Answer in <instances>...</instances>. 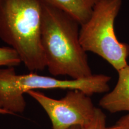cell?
<instances>
[{
	"mask_svg": "<svg viewBox=\"0 0 129 129\" xmlns=\"http://www.w3.org/2000/svg\"><path fill=\"white\" fill-rule=\"evenodd\" d=\"M80 26L70 14L44 0L41 45L51 75L68 76L73 80L93 75L86 51L80 41Z\"/></svg>",
	"mask_w": 129,
	"mask_h": 129,
	"instance_id": "6da1fadb",
	"label": "cell"
},
{
	"mask_svg": "<svg viewBox=\"0 0 129 129\" xmlns=\"http://www.w3.org/2000/svg\"><path fill=\"white\" fill-rule=\"evenodd\" d=\"M21 63L22 60L15 50L9 46L0 47V67H14Z\"/></svg>",
	"mask_w": 129,
	"mask_h": 129,
	"instance_id": "ba28073f",
	"label": "cell"
},
{
	"mask_svg": "<svg viewBox=\"0 0 129 129\" xmlns=\"http://www.w3.org/2000/svg\"><path fill=\"white\" fill-rule=\"evenodd\" d=\"M111 77L93 74L78 80H60L30 72L17 74L14 67L0 68V106L12 115L22 113L26 108L24 94L40 89L77 90L88 96L109 90Z\"/></svg>",
	"mask_w": 129,
	"mask_h": 129,
	"instance_id": "3957f363",
	"label": "cell"
},
{
	"mask_svg": "<svg viewBox=\"0 0 129 129\" xmlns=\"http://www.w3.org/2000/svg\"><path fill=\"white\" fill-rule=\"evenodd\" d=\"M51 4L70 14L80 25L91 16L95 4L99 0H48Z\"/></svg>",
	"mask_w": 129,
	"mask_h": 129,
	"instance_id": "52a82bcc",
	"label": "cell"
},
{
	"mask_svg": "<svg viewBox=\"0 0 129 129\" xmlns=\"http://www.w3.org/2000/svg\"><path fill=\"white\" fill-rule=\"evenodd\" d=\"M0 115H12V114H11V113L9 112V111L3 109L0 106Z\"/></svg>",
	"mask_w": 129,
	"mask_h": 129,
	"instance_id": "8fae6325",
	"label": "cell"
},
{
	"mask_svg": "<svg viewBox=\"0 0 129 129\" xmlns=\"http://www.w3.org/2000/svg\"><path fill=\"white\" fill-rule=\"evenodd\" d=\"M106 117L101 108H97L92 121L81 129H106Z\"/></svg>",
	"mask_w": 129,
	"mask_h": 129,
	"instance_id": "9c48e42d",
	"label": "cell"
},
{
	"mask_svg": "<svg viewBox=\"0 0 129 129\" xmlns=\"http://www.w3.org/2000/svg\"><path fill=\"white\" fill-rule=\"evenodd\" d=\"M44 0H0V39L18 53L29 71H43L41 45Z\"/></svg>",
	"mask_w": 129,
	"mask_h": 129,
	"instance_id": "7a4b0ae2",
	"label": "cell"
},
{
	"mask_svg": "<svg viewBox=\"0 0 129 129\" xmlns=\"http://www.w3.org/2000/svg\"><path fill=\"white\" fill-rule=\"evenodd\" d=\"M118 78L115 87L104 95L99 104L102 109L114 114L129 113V65L118 71Z\"/></svg>",
	"mask_w": 129,
	"mask_h": 129,
	"instance_id": "8992f818",
	"label": "cell"
},
{
	"mask_svg": "<svg viewBox=\"0 0 129 129\" xmlns=\"http://www.w3.org/2000/svg\"><path fill=\"white\" fill-rule=\"evenodd\" d=\"M121 5L122 0H99L80 29V41L85 51L99 56L117 72L128 64L129 56V45L118 40L114 27Z\"/></svg>",
	"mask_w": 129,
	"mask_h": 129,
	"instance_id": "277c9868",
	"label": "cell"
},
{
	"mask_svg": "<svg viewBox=\"0 0 129 129\" xmlns=\"http://www.w3.org/2000/svg\"><path fill=\"white\" fill-rule=\"evenodd\" d=\"M26 94L43 108L53 129L84 127L92 121L97 108L90 96L80 90H68L60 99H53L37 90L28 91Z\"/></svg>",
	"mask_w": 129,
	"mask_h": 129,
	"instance_id": "5b68a950",
	"label": "cell"
},
{
	"mask_svg": "<svg viewBox=\"0 0 129 129\" xmlns=\"http://www.w3.org/2000/svg\"><path fill=\"white\" fill-rule=\"evenodd\" d=\"M69 129H81V127L78 126H74L71 127V128H70Z\"/></svg>",
	"mask_w": 129,
	"mask_h": 129,
	"instance_id": "7c38bea8",
	"label": "cell"
},
{
	"mask_svg": "<svg viewBox=\"0 0 129 129\" xmlns=\"http://www.w3.org/2000/svg\"><path fill=\"white\" fill-rule=\"evenodd\" d=\"M106 129H129V113L122 116L110 127H107Z\"/></svg>",
	"mask_w": 129,
	"mask_h": 129,
	"instance_id": "30bf717a",
	"label": "cell"
}]
</instances>
